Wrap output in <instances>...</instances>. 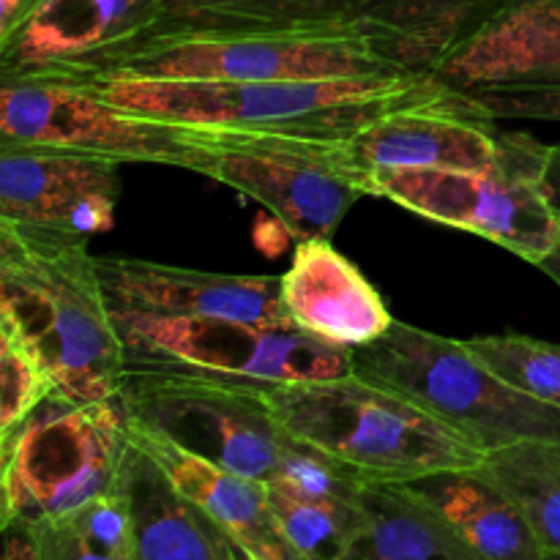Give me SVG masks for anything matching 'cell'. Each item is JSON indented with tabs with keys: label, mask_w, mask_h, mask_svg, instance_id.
Masks as SVG:
<instances>
[{
	"label": "cell",
	"mask_w": 560,
	"mask_h": 560,
	"mask_svg": "<svg viewBox=\"0 0 560 560\" xmlns=\"http://www.w3.org/2000/svg\"><path fill=\"white\" fill-rule=\"evenodd\" d=\"M142 115L288 140L342 142L399 109L443 98L454 88L435 74L339 77V80L213 82L156 77L71 80Z\"/></svg>",
	"instance_id": "obj_1"
},
{
	"label": "cell",
	"mask_w": 560,
	"mask_h": 560,
	"mask_svg": "<svg viewBox=\"0 0 560 560\" xmlns=\"http://www.w3.org/2000/svg\"><path fill=\"white\" fill-rule=\"evenodd\" d=\"M131 424L118 399L77 402L52 392L0 432V523L38 525L107 495L124 479Z\"/></svg>",
	"instance_id": "obj_5"
},
{
	"label": "cell",
	"mask_w": 560,
	"mask_h": 560,
	"mask_svg": "<svg viewBox=\"0 0 560 560\" xmlns=\"http://www.w3.org/2000/svg\"><path fill=\"white\" fill-rule=\"evenodd\" d=\"M120 164L58 148H0V222L91 241L115 228Z\"/></svg>",
	"instance_id": "obj_13"
},
{
	"label": "cell",
	"mask_w": 560,
	"mask_h": 560,
	"mask_svg": "<svg viewBox=\"0 0 560 560\" xmlns=\"http://www.w3.org/2000/svg\"><path fill=\"white\" fill-rule=\"evenodd\" d=\"M52 392L55 383L36 350L0 317V432L25 419Z\"/></svg>",
	"instance_id": "obj_28"
},
{
	"label": "cell",
	"mask_w": 560,
	"mask_h": 560,
	"mask_svg": "<svg viewBox=\"0 0 560 560\" xmlns=\"http://www.w3.org/2000/svg\"><path fill=\"white\" fill-rule=\"evenodd\" d=\"M481 465L520 503L547 556H560V441L514 443Z\"/></svg>",
	"instance_id": "obj_25"
},
{
	"label": "cell",
	"mask_w": 560,
	"mask_h": 560,
	"mask_svg": "<svg viewBox=\"0 0 560 560\" xmlns=\"http://www.w3.org/2000/svg\"><path fill=\"white\" fill-rule=\"evenodd\" d=\"M541 271H545L547 273V277H550L552 279V282H556L558 284V288H560V246H558V249L556 252H552V255L550 257H547V260L545 262H541Z\"/></svg>",
	"instance_id": "obj_33"
},
{
	"label": "cell",
	"mask_w": 560,
	"mask_h": 560,
	"mask_svg": "<svg viewBox=\"0 0 560 560\" xmlns=\"http://www.w3.org/2000/svg\"><path fill=\"white\" fill-rule=\"evenodd\" d=\"M162 33L290 31L353 25L355 0H162Z\"/></svg>",
	"instance_id": "obj_23"
},
{
	"label": "cell",
	"mask_w": 560,
	"mask_h": 560,
	"mask_svg": "<svg viewBox=\"0 0 560 560\" xmlns=\"http://www.w3.org/2000/svg\"><path fill=\"white\" fill-rule=\"evenodd\" d=\"M38 0H0V36L14 31L16 22L36 5Z\"/></svg>",
	"instance_id": "obj_31"
},
{
	"label": "cell",
	"mask_w": 560,
	"mask_h": 560,
	"mask_svg": "<svg viewBox=\"0 0 560 560\" xmlns=\"http://www.w3.org/2000/svg\"><path fill=\"white\" fill-rule=\"evenodd\" d=\"M268 498L284 534L306 560H339L350 541L364 528V506L359 501H317L282 487H268Z\"/></svg>",
	"instance_id": "obj_26"
},
{
	"label": "cell",
	"mask_w": 560,
	"mask_h": 560,
	"mask_svg": "<svg viewBox=\"0 0 560 560\" xmlns=\"http://www.w3.org/2000/svg\"><path fill=\"white\" fill-rule=\"evenodd\" d=\"M342 142L241 135L219 151L211 178L260 202L290 238H331L366 197L342 164Z\"/></svg>",
	"instance_id": "obj_11"
},
{
	"label": "cell",
	"mask_w": 560,
	"mask_h": 560,
	"mask_svg": "<svg viewBox=\"0 0 560 560\" xmlns=\"http://www.w3.org/2000/svg\"><path fill=\"white\" fill-rule=\"evenodd\" d=\"M262 394L290 435L331 454L364 481L405 485L485 463V454L452 427L355 375L288 383Z\"/></svg>",
	"instance_id": "obj_3"
},
{
	"label": "cell",
	"mask_w": 560,
	"mask_h": 560,
	"mask_svg": "<svg viewBox=\"0 0 560 560\" xmlns=\"http://www.w3.org/2000/svg\"><path fill=\"white\" fill-rule=\"evenodd\" d=\"M126 372L200 377L244 388L353 375L350 350L331 348L301 328H268L208 317L115 312Z\"/></svg>",
	"instance_id": "obj_9"
},
{
	"label": "cell",
	"mask_w": 560,
	"mask_h": 560,
	"mask_svg": "<svg viewBox=\"0 0 560 560\" xmlns=\"http://www.w3.org/2000/svg\"><path fill=\"white\" fill-rule=\"evenodd\" d=\"M405 487L430 503L481 560H547L530 520L485 465L441 470Z\"/></svg>",
	"instance_id": "obj_19"
},
{
	"label": "cell",
	"mask_w": 560,
	"mask_h": 560,
	"mask_svg": "<svg viewBox=\"0 0 560 560\" xmlns=\"http://www.w3.org/2000/svg\"><path fill=\"white\" fill-rule=\"evenodd\" d=\"M131 438L156 459L167 479L246 552L257 560H306L284 534L262 481L219 468L148 427L131 424Z\"/></svg>",
	"instance_id": "obj_18"
},
{
	"label": "cell",
	"mask_w": 560,
	"mask_h": 560,
	"mask_svg": "<svg viewBox=\"0 0 560 560\" xmlns=\"http://www.w3.org/2000/svg\"><path fill=\"white\" fill-rule=\"evenodd\" d=\"M162 20V0H38L0 36V80H85Z\"/></svg>",
	"instance_id": "obj_12"
},
{
	"label": "cell",
	"mask_w": 560,
	"mask_h": 560,
	"mask_svg": "<svg viewBox=\"0 0 560 560\" xmlns=\"http://www.w3.org/2000/svg\"><path fill=\"white\" fill-rule=\"evenodd\" d=\"M470 98L481 104L492 118L560 120V85L536 88H479Z\"/></svg>",
	"instance_id": "obj_29"
},
{
	"label": "cell",
	"mask_w": 560,
	"mask_h": 560,
	"mask_svg": "<svg viewBox=\"0 0 560 560\" xmlns=\"http://www.w3.org/2000/svg\"><path fill=\"white\" fill-rule=\"evenodd\" d=\"M364 528L339 560H481L468 541L405 485L361 487Z\"/></svg>",
	"instance_id": "obj_22"
},
{
	"label": "cell",
	"mask_w": 560,
	"mask_h": 560,
	"mask_svg": "<svg viewBox=\"0 0 560 560\" xmlns=\"http://www.w3.org/2000/svg\"><path fill=\"white\" fill-rule=\"evenodd\" d=\"M350 364L355 377L427 410L485 457L514 443L560 441V408L503 381L463 339L394 320L377 342L350 350Z\"/></svg>",
	"instance_id": "obj_4"
},
{
	"label": "cell",
	"mask_w": 560,
	"mask_h": 560,
	"mask_svg": "<svg viewBox=\"0 0 560 560\" xmlns=\"http://www.w3.org/2000/svg\"><path fill=\"white\" fill-rule=\"evenodd\" d=\"M279 288L293 326L331 348L359 350L394 326L381 290L331 238L295 241L293 262L279 277Z\"/></svg>",
	"instance_id": "obj_16"
},
{
	"label": "cell",
	"mask_w": 560,
	"mask_h": 560,
	"mask_svg": "<svg viewBox=\"0 0 560 560\" xmlns=\"http://www.w3.org/2000/svg\"><path fill=\"white\" fill-rule=\"evenodd\" d=\"M463 342L514 388L560 408V345L528 334H487Z\"/></svg>",
	"instance_id": "obj_27"
},
{
	"label": "cell",
	"mask_w": 560,
	"mask_h": 560,
	"mask_svg": "<svg viewBox=\"0 0 560 560\" xmlns=\"http://www.w3.org/2000/svg\"><path fill=\"white\" fill-rule=\"evenodd\" d=\"M509 131L468 93L452 91L399 109L342 142V164L359 178L392 170H470L498 162ZM364 189V186H361ZM366 195V191H364Z\"/></svg>",
	"instance_id": "obj_14"
},
{
	"label": "cell",
	"mask_w": 560,
	"mask_h": 560,
	"mask_svg": "<svg viewBox=\"0 0 560 560\" xmlns=\"http://www.w3.org/2000/svg\"><path fill=\"white\" fill-rule=\"evenodd\" d=\"M33 530L42 560H131L135 530L124 479L107 495L44 520Z\"/></svg>",
	"instance_id": "obj_24"
},
{
	"label": "cell",
	"mask_w": 560,
	"mask_h": 560,
	"mask_svg": "<svg viewBox=\"0 0 560 560\" xmlns=\"http://www.w3.org/2000/svg\"><path fill=\"white\" fill-rule=\"evenodd\" d=\"M550 151L528 131H509L503 156L485 167L392 170L364 175L361 186L366 197H383L541 266L560 246V213L545 180Z\"/></svg>",
	"instance_id": "obj_6"
},
{
	"label": "cell",
	"mask_w": 560,
	"mask_h": 560,
	"mask_svg": "<svg viewBox=\"0 0 560 560\" xmlns=\"http://www.w3.org/2000/svg\"><path fill=\"white\" fill-rule=\"evenodd\" d=\"M241 135L135 113L71 80H0V148H58L211 178L219 151Z\"/></svg>",
	"instance_id": "obj_7"
},
{
	"label": "cell",
	"mask_w": 560,
	"mask_h": 560,
	"mask_svg": "<svg viewBox=\"0 0 560 560\" xmlns=\"http://www.w3.org/2000/svg\"><path fill=\"white\" fill-rule=\"evenodd\" d=\"M547 560H560V556H547Z\"/></svg>",
	"instance_id": "obj_35"
},
{
	"label": "cell",
	"mask_w": 560,
	"mask_h": 560,
	"mask_svg": "<svg viewBox=\"0 0 560 560\" xmlns=\"http://www.w3.org/2000/svg\"><path fill=\"white\" fill-rule=\"evenodd\" d=\"M0 317L36 350L55 392L120 397L124 345L88 241L0 222Z\"/></svg>",
	"instance_id": "obj_2"
},
{
	"label": "cell",
	"mask_w": 560,
	"mask_h": 560,
	"mask_svg": "<svg viewBox=\"0 0 560 560\" xmlns=\"http://www.w3.org/2000/svg\"><path fill=\"white\" fill-rule=\"evenodd\" d=\"M547 191H550L552 206L558 208L560 213V145H552L550 162H547Z\"/></svg>",
	"instance_id": "obj_32"
},
{
	"label": "cell",
	"mask_w": 560,
	"mask_h": 560,
	"mask_svg": "<svg viewBox=\"0 0 560 560\" xmlns=\"http://www.w3.org/2000/svg\"><path fill=\"white\" fill-rule=\"evenodd\" d=\"M120 405L131 424L148 427L186 452L262 485L277 479L295 443L262 388L126 372Z\"/></svg>",
	"instance_id": "obj_10"
},
{
	"label": "cell",
	"mask_w": 560,
	"mask_h": 560,
	"mask_svg": "<svg viewBox=\"0 0 560 560\" xmlns=\"http://www.w3.org/2000/svg\"><path fill=\"white\" fill-rule=\"evenodd\" d=\"M512 0H355L383 58L402 71L432 74L438 63Z\"/></svg>",
	"instance_id": "obj_21"
},
{
	"label": "cell",
	"mask_w": 560,
	"mask_h": 560,
	"mask_svg": "<svg viewBox=\"0 0 560 560\" xmlns=\"http://www.w3.org/2000/svg\"><path fill=\"white\" fill-rule=\"evenodd\" d=\"M0 528H3V558L0 560H42L33 525L11 520V523H0Z\"/></svg>",
	"instance_id": "obj_30"
},
{
	"label": "cell",
	"mask_w": 560,
	"mask_h": 560,
	"mask_svg": "<svg viewBox=\"0 0 560 560\" xmlns=\"http://www.w3.org/2000/svg\"><path fill=\"white\" fill-rule=\"evenodd\" d=\"M228 560H257V558L252 556V552H246L233 536H228Z\"/></svg>",
	"instance_id": "obj_34"
},
{
	"label": "cell",
	"mask_w": 560,
	"mask_h": 560,
	"mask_svg": "<svg viewBox=\"0 0 560 560\" xmlns=\"http://www.w3.org/2000/svg\"><path fill=\"white\" fill-rule=\"evenodd\" d=\"M402 71L383 58L361 22L290 27V31L162 33L118 55L85 80L156 77V80L279 82L381 77Z\"/></svg>",
	"instance_id": "obj_8"
},
{
	"label": "cell",
	"mask_w": 560,
	"mask_h": 560,
	"mask_svg": "<svg viewBox=\"0 0 560 560\" xmlns=\"http://www.w3.org/2000/svg\"><path fill=\"white\" fill-rule=\"evenodd\" d=\"M124 487L135 530L131 560H228V534L167 479L135 438Z\"/></svg>",
	"instance_id": "obj_20"
},
{
	"label": "cell",
	"mask_w": 560,
	"mask_h": 560,
	"mask_svg": "<svg viewBox=\"0 0 560 560\" xmlns=\"http://www.w3.org/2000/svg\"><path fill=\"white\" fill-rule=\"evenodd\" d=\"M96 271L107 306L115 312L295 328L284 310L279 277L195 271L118 255H98Z\"/></svg>",
	"instance_id": "obj_15"
},
{
	"label": "cell",
	"mask_w": 560,
	"mask_h": 560,
	"mask_svg": "<svg viewBox=\"0 0 560 560\" xmlns=\"http://www.w3.org/2000/svg\"><path fill=\"white\" fill-rule=\"evenodd\" d=\"M432 74L463 93L560 85V0H512Z\"/></svg>",
	"instance_id": "obj_17"
}]
</instances>
